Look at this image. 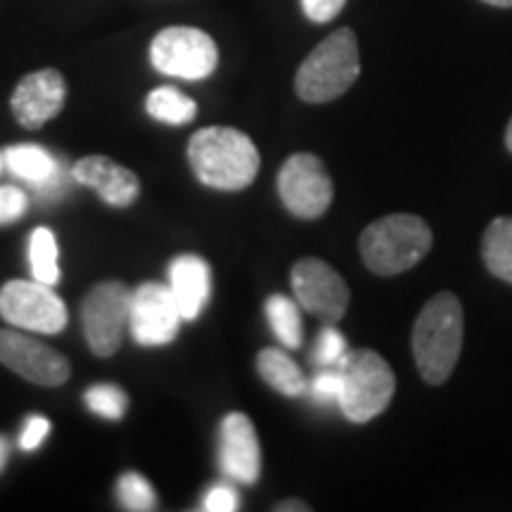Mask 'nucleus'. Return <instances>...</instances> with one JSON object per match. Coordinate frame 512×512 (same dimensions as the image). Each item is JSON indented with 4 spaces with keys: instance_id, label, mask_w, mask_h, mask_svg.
<instances>
[{
    "instance_id": "nucleus-1",
    "label": "nucleus",
    "mask_w": 512,
    "mask_h": 512,
    "mask_svg": "<svg viewBox=\"0 0 512 512\" xmlns=\"http://www.w3.org/2000/svg\"><path fill=\"white\" fill-rule=\"evenodd\" d=\"M188 159L200 183L216 190H242L259 174V150L238 128L209 126L190 138Z\"/></svg>"
},
{
    "instance_id": "nucleus-2",
    "label": "nucleus",
    "mask_w": 512,
    "mask_h": 512,
    "mask_svg": "<svg viewBox=\"0 0 512 512\" xmlns=\"http://www.w3.org/2000/svg\"><path fill=\"white\" fill-rule=\"evenodd\" d=\"M463 306L451 292L434 294L413 325L415 366L425 382L441 384L456 368L463 349Z\"/></svg>"
},
{
    "instance_id": "nucleus-3",
    "label": "nucleus",
    "mask_w": 512,
    "mask_h": 512,
    "mask_svg": "<svg viewBox=\"0 0 512 512\" xmlns=\"http://www.w3.org/2000/svg\"><path fill=\"white\" fill-rule=\"evenodd\" d=\"M432 247V230L420 216L392 214L370 223L358 249L375 275H399L420 264Z\"/></svg>"
},
{
    "instance_id": "nucleus-4",
    "label": "nucleus",
    "mask_w": 512,
    "mask_h": 512,
    "mask_svg": "<svg viewBox=\"0 0 512 512\" xmlns=\"http://www.w3.org/2000/svg\"><path fill=\"white\" fill-rule=\"evenodd\" d=\"M361 74L358 43L351 29H337L311 50L294 79V91L304 102H330L354 86Z\"/></svg>"
},
{
    "instance_id": "nucleus-5",
    "label": "nucleus",
    "mask_w": 512,
    "mask_h": 512,
    "mask_svg": "<svg viewBox=\"0 0 512 512\" xmlns=\"http://www.w3.org/2000/svg\"><path fill=\"white\" fill-rule=\"evenodd\" d=\"M342 396L339 408L351 422H370L387 411L396 380L394 370L373 349H354L339 363Z\"/></svg>"
},
{
    "instance_id": "nucleus-6",
    "label": "nucleus",
    "mask_w": 512,
    "mask_h": 512,
    "mask_svg": "<svg viewBox=\"0 0 512 512\" xmlns=\"http://www.w3.org/2000/svg\"><path fill=\"white\" fill-rule=\"evenodd\" d=\"M150 62L159 74L202 81L214 74L219 48L214 38L195 27H166L152 38Z\"/></svg>"
},
{
    "instance_id": "nucleus-7",
    "label": "nucleus",
    "mask_w": 512,
    "mask_h": 512,
    "mask_svg": "<svg viewBox=\"0 0 512 512\" xmlns=\"http://www.w3.org/2000/svg\"><path fill=\"white\" fill-rule=\"evenodd\" d=\"M131 313V290L119 280L95 285L86 294L81 306L83 335L95 356H114L121 347V339L128 328Z\"/></svg>"
},
{
    "instance_id": "nucleus-8",
    "label": "nucleus",
    "mask_w": 512,
    "mask_h": 512,
    "mask_svg": "<svg viewBox=\"0 0 512 512\" xmlns=\"http://www.w3.org/2000/svg\"><path fill=\"white\" fill-rule=\"evenodd\" d=\"M0 316L17 330L57 335L67 328V306L38 280H10L0 290Z\"/></svg>"
},
{
    "instance_id": "nucleus-9",
    "label": "nucleus",
    "mask_w": 512,
    "mask_h": 512,
    "mask_svg": "<svg viewBox=\"0 0 512 512\" xmlns=\"http://www.w3.org/2000/svg\"><path fill=\"white\" fill-rule=\"evenodd\" d=\"M278 192L292 216L318 219L330 209L335 188L323 162L309 152H299L287 159L280 169Z\"/></svg>"
},
{
    "instance_id": "nucleus-10",
    "label": "nucleus",
    "mask_w": 512,
    "mask_h": 512,
    "mask_svg": "<svg viewBox=\"0 0 512 512\" xmlns=\"http://www.w3.org/2000/svg\"><path fill=\"white\" fill-rule=\"evenodd\" d=\"M292 292L304 311L335 325L349 309V285L320 259H302L292 268Z\"/></svg>"
},
{
    "instance_id": "nucleus-11",
    "label": "nucleus",
    "mask_w": 512,
    "mask_h": 512,
    "mask_svg": "<svg viewBox=\"0 0 512 512\" xmlns=\"http://www.w3.org/2000/svg\"><path fill=\"white\" fill-rule=\"evenodd\" d=\"M181 311L169 287L145 283L131 292L128 328L140 347H166L181 328Z\"/></svg>"
},
{
    "instance_id": "nucleus-12",
    "label": "nucleus",
    "mask_w": 512,
    "mask_h": 512,
    "mask_svg": "<svg viewBox=\"0 0 512 512\" xmlns=\"http://www.w3.org/2000/svg\"><path fill=\"white\" fill-rule=\"evenodd\" d=\"M0 363L38 387H60L72 373L60 351L17 330H0Z\"/></svg>"
},
{
    "instance_id": "nucleus-13",
    "label": "nucleus",
    "mask_w": 512,
    "mask_h": 512,
    "mask_svg": "<svg viewBox=\"0 0 512 512\" xmlns=\"http://www.w3.org/2000/svg\"><path fill=\"white\" fill-rule=\"evenodd\" d=\"M64 100H67L64 76L57 69H41L17 83L10 107L17 124L24 128H41L62 112Z\"/></svg>"
},
{
    "instance_id": "nucleus-14",
    "label": "nucleus",
    "mask_w": 512,
    "mask_h": 512,
    "mask_svg": "<svg viewBox=\"0 0 512 512\" xmlns=\"http://www.w3.org/2000/svg\"><path fill=\"white\" fill-rule=\"evenodd\" d=\"M219 463L223 475L238 484H256L261 477V446L254 422L245 413H230L221 422Z\"/></svg>"
},
{
    "instance_id": "nucleus-15",
    "label": "nucleus",
    "mask_w": 512,
    "mask_h": 512,
    "mask_svg": "<svg viewBox=\"0 0 512 512\" xmlns=\"http://www.w3.org/2000/svg\"><path fill=\"white\" fill-rule=\"evenodd\" d=\"M72 178L86 188H93L112 207H128L140 192L138 176L110 157L93 155L79 159L72 169Z\"/></svg>"
},
{
    "instance_id": "nucleus-16",
    "label": "nucleus",
    "mask_w": 512,
    "mask_h": 512,
    "mask_svg": "<svg viewBox=\"0 0 512 512\" xmlns=\"http://www.w3.org/2000/svg\"><path fill=\"white\" fill-rule=\"evenodd\" d=\"M169 290L183 320H195L209 304L211 268L202 256L181 254L169 266Z\"/></svg>"
},
{
    "instance_id": "nucleus-17",
    "label": "nucleus",
    "mask_w": 512,
    "mask_h": 512,
    "mask_svg": "<svg viewBox=\"0 0 512 512\" xmlns=\"http://www.w3.org/2000/svg\"><path fill=\"white\" fill-rule=\"evenodd\" d=\"M3 159L12 174L27 181L31 188L46 183L62 166V162H57L48 150H43L38 145H10L3 152Z\"/></svg>"
},
{
    "instance_id": "nucleus-18",
    "label": "nucleus",
    "mask_w": 512,
    "mask_h": 512,
    "mask_svg": "<svg viewBox=\"0 0 512 512\" xmlns=\"http://www.w3.org/2000/svg\"><path fill=\"white\" fill-rule=\"evenodd\" d=\"M256 368H259L261 380L271 384L275 392L285 396H302L306 392V377L302 368L285 351L264 349L256 358Z\"/></svg>"
},
{
    "instance_id": "nucleus-19",
    "label": "nucleus",
    "mask_w": 512,
    "mask_h": 512,
    "mask_svg": "<svg viewBox=\"0 0 512 512\" xmlns=\"http://www.w3.org/2000/svg\"><path fill=\"white\" fill-rule=\"evenodd\" d=\"M482 259L491 275L512 285V219L501 216L486 228L482 240Z\"/></svg>"
},
{
    "instance_id": "nucleus-20",
    "label": "nucleus",
    "mask_w": 512,
    "mask_h": 512,
    "mask_svg": "<svg viewBox=\"0 0 512 512\" xmlns=\"http://www.w3.org/2000/svg\"><path fill=\"white\" fill-rule=\"evenodd\" d=\"M266 318L271 323L275 337L287 349H299L304 342V323L299 304L285 294H273L266 302Z\"/></svg>"
},
{
    "instance_id": "nucleus-21",
    "label": "nucleus",
    "mask_w": 512,
    "mask_h": 512,
    "mask_svg": "<svg viewBox=\"0 0 512 512\" xmlns=\"http://www.w3.org/2000/svg\"><path fill=\"white\" fill-rule=\"evenodd\" d=\"M145 110L152 119L162 121V124H171V126H183L188 121L195 119L197 114V105L195 100L183 95L178 88L174 86H159L147 95Z\"/></svg>"
},
{
    "instance_id": "nucleus-22",
    "label": "nucleus",
    "mask_w": 512,
    "mask_h": 512,
    "mask_svg": "<svg viewBox=\"0 0 512 512\" xmlns=\"http://www.w3.org/2000/svg\"><path fill=\"white\" fill-rule=\"evenodd\" d=\"M57 256H60V249H57L55 235L50 233L48 228H36L29 240V261H31V271H34V280L50 287L60 283V266H57Z\"/></svg>"
},
{
    "instance_id": "nucleus-23",
    "label": "nucleus",
    "mask_w": 512,
    "mask_h": 512,
    "mask_svg": "<svg viewBox=\"0 0 512 512\" xmlns=\"http://www.w3.org/2000/svg\"><path fill=\"white\" fill-rule=\"evenodd\" d=\"M88 411L105 420H121L126 415L128 396L117 384H95L86 392Z\"/></svg>"
},
{
    "instance_id": "nucleus-24",
    "label": "nucleus",
    "mask_w": 512,
    "mask_h": 512,
    "mask_svg": "<svg viewBox=\"0 0 512 512\" xmlns=\"http://www.w3.org/2000/svg\"><path fill=\"white\" fill-rule=\"evenodd\" d=\"M117 496H119V503L124 505L126 510H133V512L155 510V505H157L155 489H152V484L147 482L145 477L136 475V472H126V475L119 479Z\"/></svg>"
},
{
    "instance_id": "nucleus-25",
    "label": "nucleus",
    "mask_w": 512,
    "mask_h": 512,
    "mask_svg": "<svg viewBox=\"0 0 512 512\" xmlns=\"http://www.w3.org/2000/svg\"><path fill=\"white\" fill-rule=\"evenodd\" d=\"M349 354L347 339L342 337V332H337L335 328H325L320 330V335L316 339V347H313V363L318 368H339V363L344 361V356Z\"/></svg>"
},
{
    "instance_id": "nucleus-26",
    "label": "nucleus",
    "mask_w": 512,
    "mask_h": 512,
    "mask_svg": "<svg viewBox=\"0 0 512 512\" xmlns=\"http://www.w3.org/2000/svg\"><path fill=\"white\" fill-rule=\"evenodd\" d=\"M306 392H311L316 403H337L339 406V396H342V373H339V368H318Z\"/></svg>"
},
{
    "instance_id": "nucleus-27",
    "label": "nucleus",
    "mask_w": 512,
    "mask_h": 512,
    "mask_svg": "<svg viewBox=\"0 0 512 512\" xmlns=\"http://www.w3.org/2000/svg\"><path fill=\"white\" fill-rule=\"evenodd\" d=\"M27 207V192L15 188V185H3L0 188V226L17 221L27 211Z\"/></svg>"
},
{
    "instance_id": "nucleus-28",
    "label": "nucleus",
    "mask_w": 512,
    "mask_h": 512,
    "mask_svg": "<svg viewBox=\"0 0 512 512\" xmlns=\"http://www.w3.org/2000/svg\"><path fill=\"white\" fill-rule=\"evenodd\" d=\"M347 0H302L304 15L316 24H325L342 12Z\"/></svg>"
},
{
    "instance_id": "nucleus-29",
    "label": "nucleus",
    "mask_w": 512,
    "mask_h": 512,
    "mask_svg": "<svg viewBox=\"0 0 512 512\" xmlns=\"http://www.w3.org/2000/svg\"><path fill=\"white\" fill-rule=\"evenodd\" d=\"M204 510L209 512H233L238 510V494H235L233 486L219 484L209 491L204 498Z\"/></svg>"
},
{
    "instance_id": "nucleus-30",
    "label": "nucleus",
    "mask_w": 512,
    "mask_h": 512,
    "mask_svg": "<svg viewBox=\"0 0 512 512\" xmlns=\"http://www.w3.org/2000/svg\"><path fill=\"white\" fill-rule=\"evenodd\" d=\"M48 432L50 422L46 418H41V415H34V418H29L27 425H24L22 437H19V446H22L24 451H36V448L43 444V439L48 437Z\"/></svg>"
},
{
    "instance_id": "nucleus-31",
    "label": "nucleus",
    "mask_w": 512,
    "mask_h": 512,
    "mask_svg": "<svg viewBox=\"0 0 512 512\" xmlns=\"http://www.w3.org/2000/svg\"><path fill=\"white\" fill-rule=\"evenodd\" d=\"M275 510H278V512H292V510L306 512V510H309V505L302 503V501H287V503H280Z\"/></svg>"
},
{
    "instance_id": "nucleus-32",
    "label": "nucleus",
    "mask_w": 512,
    "mask_h": 512,
    "mask_svg": "<svg viewBox=\"0 0 512 512\" xmlns=\"http://www.w3.org/2000/svg\"><path fill=\"white\" fill-rule=\"evenodd\" d=\"M8 453H10V446L5 437H0V472L5 470V463H8Z\"/></svg>"
},
{
    "instance_id": "nucleus-33",
    "label": "nucleus",
    "mask_w": 512,
    "mask_h": 512,
    "mask_svg": "<svg viewBox=\"0 0 512 512\" xmlns=\"http://www.w3.org/2000/svg\"><path fill=\"white\" fill-rule=\"evenodd\" d=\"M484 3L496 5V8H512V0H484Z\"/></svg>"
},
{
    "instance_id": "nucleus-34",
    "label": "nucleus",
    "mask_w": 512,
    "mask_h": 512,
    "mask_svg": "<svg viewBox=\"0 0 512 512\" xmlns=\"http://www.w3.org/2000/svg\"><path fill=\"white\" fill-rule=\"evenodd\" d=\"M505 145H508V150L512 152V119L508 124V131H505Z\"/></svg>"
},
{
    "instance_id": "nucleus-35",
    "label": "nucleus",
    "mask_w": 512,
    "mask_h": 512,
    "mask_svg": "<svg viewBox=\"0 0 512 512\" xmlns=\"http://www.w3.org/2000/svg\"><path fill=\"white\" fill-rule=\"evenodd\" d=\"M3 164H5V159H3V155H0V171H3Z\"/></svg>"
}]
</instances>
